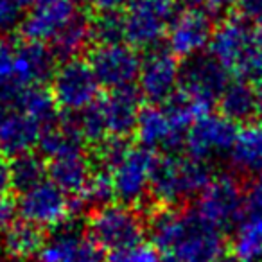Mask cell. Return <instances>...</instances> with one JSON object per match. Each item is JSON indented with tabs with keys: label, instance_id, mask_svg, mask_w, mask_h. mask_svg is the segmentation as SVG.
I'll return each instance as SVG.
<instances>
[{
	"label": "cell",
	"instance_id": "ba28073f",
	"mask_svg": "<svg viewBox=\"0 0 262 262\" xmlns=\"http://www.w3.org/2000/svg\"><path fill=\"white\" fill-rule=\"evenodd\" d=\"M196 210L221 232L239 228L246 217L244 189L232 174H219L198 198Z\"/></svg>",
	"mask_w": 262,
	"mask_h": 262
},
{
	"label": "cell",
	"instance_id": "4316f807",
	"mask_svg": "<svg viewBox=\"0 0 262 262\" xmlns=\"http://www.w3.org/2000/svg\"><path fill=\"white\" fill-rule=\"evenodd\" d=\"M15 104L24 113L34 119L41 126V129L54 126L61 115H59V106L56 104V99L52 95L51 88L45 84H33L26 86L16 97Z\"/></svg>",
	"mask_w": 262,
	"mask_h": 262
},
{
	"label": "cell",
	"instance_id": "5bb4252c",
	"mask_svg": "<svg viewBox=\"0 0 262 262\" xmlns=\"http://www.w3.org/2000/svg\"><path fill=\"white\" fill-rule=\"evenodd\" d=\"M20 219L38 228H56L74 215L72 200L51 180L20 194L16 201Z\"/></svg>",
	"mask_w": 262,
	"mask_h": 262
},
{
	"label": "cell",
	"instance_id": "d4e9b609",
	"mask_svg": "<svg viewBox=\"0 0 262 262\" xmlns=\"http://www.w3.org/2000/svg\"><path fill=\"white\" fill-rule=\"evenodd\" d=\"M219 113L235 124H248L257 117L255 88L250 81L233 79L223 92L217 102Z\"/></svg>",
	"mask_w": 262,
	"mask_h": 262
},
{
	"label": "cell",
	"instance_id": "6da1fadb",
	"mask_svg": "<svg viewBox=\"0 0 262 262\" xmlns=\"http://www.w3.org/2000/svg\"><path fill=\"white\" fill-rule=\"evenodd\" d=\"M147 217L151 244L164 262H217L225 255V233L196 208L155 205Z\"/></svg>",
	"mask_w": 262,
	"mask_h": 262
},
{
	"label": "cell",
	"instance_id": "74e56055",
	"mask_svg": "<svg viewBox=\"0 0 262 262\" xmlns=\"http://www.w3.org/2000/svg\"><path fill=\"white\" fill-rule=\"evenodd\" d=\"M131 0H94L95 11H124Z\"/></svg>",
	"mask_w": 262,
	"mask_h": 262
},
{
	"label": "cell",
	"instance_id": "f546056e",
	"mask_svg": "<svg viewBox=\"0 0 262 262\" xmlns=\"http://www.w3.org/2000/svg\"><path fill=\"white\" fill-rule=\"evenodd\" d=\"M94 45H108L126 41L122 11H95L92 15Z\"/></svg>",
	"mask_w": 262,
	"mask_h": 262
},
{
	"label": "cell",
	"instance_id": "5b68a950",
	"mask_svg": "<svg viewBox=\"0 0 262 262\" xmlns=\"http://www.w3.org/2000/svg\"><path fill=\"white\" fill-rule=\"evenodd\" d=\"M178 0H131L124 15V36L137 51H149L167 38L178 15Z\"/></svg>",
	"mask_w": 262,
	"mask_h": 262
},
{
	"label": "cell",
	"instance_id": "b9f144b4",
	"mask_svg": "<svg viewBox=\"0 0 262 262\" xmlns=\"http://www.w3.org/2000/svg\"><path fill=\"white\" fill-rule=\"evenodd\" d=\"M178 4L183 8H207L208 9V0H178Z\"/></svg>",
	"mask_w": 262,
	"mask_h": 262
},
{
	"label": "cell",
	"instance_id": "277c9868",
	"mask_svg": "<svg viewBox=\"0 0 262 262\" xmlns=\"http://www.w3.org/2000/svg\"><path fill=\"white\" fill-rule=\"evenodd\" d=\"M86 232L102 251L113 255L142 244L147 233V221L133 207L112 203L90 212Z\"/></svg>",
	"mask_w": 262,
	"mask_h": 262
},
{
	"label": "cell",
	"instance_id": "836d02e7",
	"mask_svg": "<svg viewBox=\"0 0 262 262\" xmlns=\"http://www.w3.org/2000/svg\"><path fill=\"white\" fill-rule=\"evenodd\" d=\"M108 262H164L162 255L153 244H139V246L131 248L127 251L108 255Z\"/></svg>",
	"mask_w": 262,
	"mask_h": 262
},
{
	"label": "cell",
	"instance_id": "30bf717a",
	"mask_svg": "<svg viewBox=\"0 0 262 262\" xmlns=\"http://www.w3.org/2000/svg\"><path fill=\"white\" fill-rule=\"evenodd\" d=\"M74 217V215H72ZM67 219L45 237L38 253L40 262H108L104 251L86 232V223Z\"/></svg>",
	"mask_w": 262,
	"mask_h": 262
},
{
	"label": "cell",
	"instance_id": "8992f818",
	"mask_svg": "<svg viewBox=\"0 0 262 262\" xmlns=\"http://www.w3.org/2000/svg\"><path fill=\"white\" fill-rule=\"evenodd\" d=\"M230 72L208 52L182 61L178 92L201 113L212 112L230 84Z\"/></svg>",
	"mask_w": 262,
	"mask_h": 262
},
{
	"label": "cell",
	"instance_id": "f6af8a7d",
	"mask_svg": "<svg viewBox=\"0 0 262 262\" xmlns=\"http://www.w3.org/2000/svg\"><path fill=\"white\" fill-rule=\"evenodd\" d=\"M258 29H260V33H262V27H258Z\"/></svg>",
	"mask_w": 262,
	"mask_h": 262
},
{
	"label": "cell",
	"instance_id": "1f68e13d",
	"mask_svg": "<svg viewBox=\"0 0 262 262\" xmlns=\"http://www.w3.org/2000/svg\"><path fill=\"white\" fill-rule=\"evenodd\" d=\"M113 200H115V187H113L112 172L95 167V172L81 201L84 203V207H92V210H95V208L112 205Z\"/></svg>",
	"mask_w": 262,
	"mask_h": 262
},
{
	"label": "cell",
	"instance_id": "3957f363",
	"mask_svg": "<svg viewBox=\"0 0 262 262\" xmlns=\"http://www.w3.org/2000/svg\"><path fill=\"white\" fill-rule=\"evenodd\" d=\"M214 180L208 162L196 160L182 155L157 157L151 174V189L155 205L160 207H185L190 200L200 198L201 192Z\"/></svg>",
	"mask_w": 262,
	"mask_h": 262
},
{
	"label": "cell",
	"instance_id": "ee69618b",
	"mask_svg": "<svg viewBox=\"0 0 262 262\" xmlns=\"http://www.w3.org/2000/svg\"><path fill=\"white\" fill-rule=\"evenodd\" d=\"M2 257H8V255H6L4 248H2V244H0V262H4V260H2Z\"/></svg>",
	"mask_w": 262,
	"mask_h": 262
},
{
	"label": "cell",
	"instance_id": "f35d334b",
	"mask_svg": "<svg viewBox=\"0 0 262 262\" xmlns=\"http://www.w3.org/2000/svg\"><path fill=\"white\" fill-rule=\"evenodd\" d=\"M11 171H9V162L0 158V194H11Z\"/></svg>",
	"mask_w": 262,
	"mask_h": 262
},
{
	"label": "cell",
	"instance_id": "d590c367",
	"mask_svg": "<svg viewBox=\"0 0 262 262\" xmlns=\"http://www.w3.org/2000/svg\"><path fill=\"white\" fill-rule=\"evenodd\" d=\"M16 203L11 194H0V232H6L15 223Z\"/></svg>",
	"mask_w": 262,
	"mask_h": 262
},
{
	"label": "cell",
	"instance_id": "52a82bcc",
	"mask_svg": "<svg viewBox=\"0 0 262 262\" xmlns=\"http://www.w3.org/2000/svg\"><path fill=\"white\" fill-rule=\"evenodd\" d=\"M101 84L86 58H74L59 63L51 79L56 104L65 113H79L94 104L101 94Z\"/></svg>",
	"mask_w": 262,
	"mask_h": 262
},
{
	"label": "cell",
	"instance_id": "e0dca14e",
	"mask_svg": "<svg viewBox=\"0 0 262 262\" xmlns=\"http://www.w3.org/2000/svg\"><path fill=\"white\" fill-rule=\"evenodd\" d=\"M135 133L140 146L151 151H164V155H178L180 149H185L187 133L176 127L164 106H142Z\"/></svg>",
	"mask_w": 262,
	"mask_h": 262
},
{
	"label": "cell",
	"instance_id": "44dd1931",
	"mask_svg": "<svg viewBox=\"0 0 262 262\" xmlns=\"http://www.w3.org/2000/svg\"><path fill=\"white\" fill-rule=\"evenodd\" d=\"M84 140L76 117H63L54 126L41 131L38 149L47 162L84 153Z\"/></svg>",
	"mask_w": 262,
	"mask_h": 262
},
{
	"label": "cell",
	"instance_id": "7c38bea8",
	"mask_svg": "<svg viewBox=\"0 0 262 262\" xmlns=\"http://www.w3.org/2000/svg\"><path fill=\"white\" fill-rule=\"evenodd\" d=\"M157 155L155 151L142 146H131L126 157L112 169L115 198L119 203L127 207H137L146 201L151 189V174H153Z\"/></svg>",
	"mask_w": 262,
	"mask_h": 262
},
{
	"label": "cell",
	"instance_id": "603a6c76",
	"mask_svg": "<svg viewBox=\"0 0 262 262\" xmlns=\"http://www.w3.org/2000/svg\"><path fill=\"white\" fill-rule=\"evenodd\" d=\"M52 52L59 63L74 58H84L86 52L94 47L92 36V15L90 11L81 9L51 41Z\"/></svg>",
	"mask_w": 262,
	"mask_h": 262
},
{
	"label": "cell",
	"instance_id": "484cf974",
	"mask_svg": "<svg viewBox=\"0 0 262 262\" xmlns=\"http://www.w3.org/2000/svg\"><path fill=\"white\" fill-rule=\"evenodd\" d=\"M45 237L47 235L41 228L20 219L4 232L2 248L9 260H29L33 257H38Z\"/></svg>",
	"mask_w": 262,
	"mask_h": 262
},
{
	"label": "cell",
	"instance_id": "8fae6325",
	"mask_svg": "<svg viewBox=\"0 0 262 262\" xmlns=\"http://www.w3.org/2000/svg\"><path fill=\"white\" fill-rule=\"evenodd\" d=\"M84 58L90 63L101 88L106 92L133 86L139 81L142 58L139 51L126 41L94 45Z\"/></svg>",
	"mask_w": 262,
	"mask_h": 262
},
{
	"label": "cell",
	"instance_id": "ac0fdd59",
	"mask_svg": "<svg viewBox=\"0 0 262 262\" xmlns=\"http://www.w3.org/2000/svg\"><path fill=\"white\" fill-rule=\"evenodd\" d=\"M41 126L15 102L0 101V155L15 158L38 146Z\"/></svg>",
	"mask_w": 262,
	"mask_h": 262
},
{
	"label": "cell",
	"instance_id": "7bdbcfd3",
	"mask_svg": "<svg viewBox=\"0 0 262 262\" xmlns=\"http://www.w3.org/2000/svg\"><path fill=\"white\" fill-rule=\"evenodd\" d=\"M217 262H241L239 258H235L233 255H223L221 258H219Z\"/></svg>",
	"mask_w": 262,
	"mask_h": 262
},
{
	"label": "cell",
	"instance_id": "7a4b0ae2",
	"mask_svg": "<svg viewBox=\"0 0 262 262\" xmlns=\"http://www.w3.org/2000/svg\"><path fill=\"white\" fill-rule=\"evenodd\" d=\"M208 52L235 79L262 77V33L241 13H228L217 22Z\"/></svg>",
	"mask_w": 262,
	"mask_h": 262
},
{
	"label": "cell",
	"instance_id": "d6a6232c",
	"mask_svg": "<svg viewBox=\"0 0 262 262\" xmlns=\"http://www.w3.org/2000/svg\"><path fill=\"white\" fill-rule=\"evenodd\" d=\"M24 8L16 0H0V36L8 38L11 33L20 29L24 20Z\"/></svg>",
	"mask_w": 262,
	"mask_h": 262
},
{
	"label": "cell",
	"instance_id": "9c48e42d",
	"mask_svg": "<svg viewBox=\"0 0 262 262\" xmlns=\"http://www.w3.org/2000/svg\"><path fill=\"white\" fill-rule=\"evenodd\" d=\"M180 70L182 61L167 45L160 43L144 52L137 81L142 99H146L147 104L164 106L178 94Z\"/></svg>",
	"mask_w": 262,
	"mask_h": 262
},
{
	"label": "cell",
	"instance_id": "ffe728a7",
	"mask_svg": "<svg viewBox=\"0 0 262 262\" xmlns=\"http://www.w3.org/2000/svg\"><path fill=\"white\" fill-rule=\"evenodd\" d=\"M59 61L56 59L51 45L45 41L22 40L16 43V83L22 88L33 84L51 83L58 70Z\"/></svg>",
	"mask_w": 262,
	"mask_h": 262
},
{
	"label": "cell",
	"instance_id": "4fadbf2b",
	"mask_svg": "<svg viewBox=\"0 0 262 262\" xmlns=\"http://www.w3.org/2000/svg\"><path fill=\"white\" fill-rule=\"evenodd\" d=\"M239 135L235 122L223 117L221 113H201L190 126L185 139V151L189 157L201 162L230 155Z\"/></svg>",
	"mask_w": 262,
	"mask_h": 262
},
{
	"label": "cell",
	"instance_id": "60d3db41",
	"mask_svg": "<svg viewBox=\"0 0 262 262\" xmlns=\"http://www.w3.org/2000/svg\"><path fill=\"white\" fill-rule=\"evenodd\" d=\"M255 88V99H257V117H260L262 120V77H258L253 83Z\"/></svg>",
	"mask_w": 262,
	"mask_h": 262
},
{
	"label": "cell",
	"instance_id": "cb8c5ba5",
	"mask_svg": "<svg viewBox=\"0 0 262 262\" xmlns=\"http://www.w3.org/2000/svg\"><path fill=\"white\" fill-rule=\"evenodd\" d=\"M232 167L239 174L262 176V124H246L230 151Z\"/></svg>",
	"mask_w": 262,
	"mask_h": 262
},
{
	"label": "cell",
	"instance_id": "e575fe53",
	"mask_svg": "<svg viewBox=\"0 0 262 262\" xmlns=\"http://www.w3.org/2000/svg\"><path fill=\"white\" fill-rule=\"evenodd\" d=\"M244 219H262V176L253 178L244 189Z\"/></svg>",
	"mask_w": 262,
	"mask_h": 262
},
{
	"label": "cell",
	"instance_id": "2e32d148",
	"mask_svg": "<svg viewBox=\"0 0 262 262\" xmlns=\"http://www.w3.org/2000/svg\"><path fill=\"white\" fill-rule=\"evenodd\" d=\"M79 11L74 0H34L20 24V36L49 43Z\"/></svg>",
	"mask_w": 262,
	"mask_h": 262
},
{
	"label": "cell",
	"instance_id": "ab89813d",
	"mask_svg": "<svg viewBox=\"0 0 262 262\" xmlns=\"http://www.w3.org/2000/svg\"><path fill=\"white\" fill-rule=\"evenodd\" d=\"M241 0H208V9L212 13H219V11H228L233 6H239Z\"/></svg>",
	"mask_w": 262,
	"mask_h": 262
},
{
	"label": "cell",
	"instance_id": "d6986e66",
	"mask_svg": "<svg viewBox=\"0 0 262 262\" xmlns=\"http://www.w3.org/2000/svg\"><path fill=\"white\" fill-rule=\"evenodd\" d=\"M140 101H142V94L137 84L110 90L99 97L110 139H129L135 133L139 113L142 110Z\"/></svg>",
	"mask_w": 262,
	"mask_h": 262
},
{
	"label": "cell",
	"instance_id": "83f0119b",
	"mask_svg": "<svg viewBox=\"0 0 262 262\" xmlns=\"http://www.w3.org/2000/svg\"><path fill=\"white\" fill-rule=\"evenodd\" d=\"M9 171H11V189L20 196L47 180L49 162L41 155L24 153L9 158Z\"/></svg>",
	"mask_w": 262,
	"mask_h": 262
},
{
	"label": "cell",
	"instance_id": "f1b7e54d",
	"mask_svg": "<svg viewBox=\"0 0 262 262\" xmlns=\"http://www.w3.org/2000/svg\"><path fill=\"white\" fill-rule=\"evenodd\" d=\"M232 255L241 262L262 260V219H244L232 239Z\"/></svg>",
	"mask_w": 262,
	"mask_h": 262
},
{
	"label": "cell",
	"instance_id": "8d00e7d4",
	"mask_svg": "<svg viewBox=\"0 0 262 262\" xmlns=\"http://www.w3.org/2000/svg\"><path fill=\"white\" fill-rule=\"evenodd\" d=\"M239 13L257 27H262V0H241Z\"/></svg>",
	"mask_w": 262,
	"mask_h": 262
},
{
	"label": "cell",
	"instance_id": "9a60e30c",
	"mask_svg": "<svg viewBox=\"0 0 262 262\" xmlns=\"http://www.w3.org/2000/svg\"><path fill=\"white\" fill-rule=\"evenodd\" d=\"M215 15L207 8H187L176 15L167 34V47L180 59L203 54L217 27Z\"/></svg>",
	"mask_w": 262,
	"mask_h": 262
},
{
	"label": "cell",
	"instance_id": "7402d4cb",
	"mask_svg": "<svg viewBox=\"0 0 262 262\" xmlns=\"http://www.w3.org/2000/svg\"><path fill=\"white\" fill-rule=\"evenodd\" d=\"M94 172V160H90L84 153L49 162V180L72 200L83 198Z\"/></svg>",
	"mask_w": 262,
	"mask_h": 262
},
{
	"label": "cell",
	"instance_id": "4dcf8cb0",
	"mask_svg": "<svg viewBox=\"0 0 262 262\" xmlns=\"http://www.w3.org/2000/svg\"><path fill=\"white\" fill-rule=\"evenodd\" d=\"M76 120L84 140L90 142L94 147L99 146L101 142H104L106 139H110L108 126H106V119H104V113H102L101 104H99V99L94 104H90L83 112L77 113Z\"/></svg>",
	"mask_w": 262,
	"mask_h": 262
}]
</instances>
